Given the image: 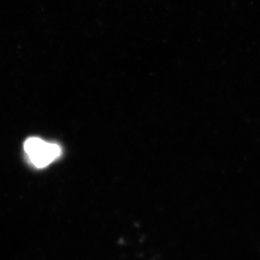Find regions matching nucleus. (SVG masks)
Returning a JSON list of instances; mask_svg holds the SVG:
<instances>
[{
	"label": "nucleus",
	"mask_w": 260,
	"mask_h": 260,
	"mask_svg": "<svg viewBox=\"0 0 260 260\" xmlns=\"http://www.w3.org/2000/svg\"><path fill=\"white\" fill-rule=\"evenodd\" d=\"M24 150L31 164L38 168L47 167L61 154L59 145L38 138L28 139L24 143Z\"/></svg>",
	"instance_id": "nucleus-1"
}]
</instances>
